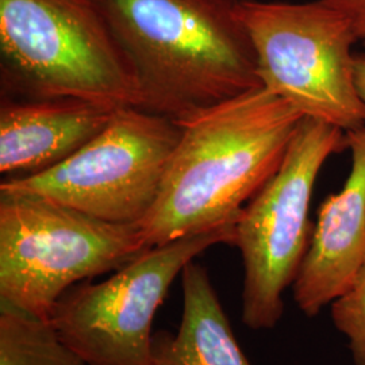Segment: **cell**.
I'll list each match as a JSON object with an SVG mask.
<instances>
[{"mask_svg":"<svg viewBox=\"0 0 365 365\" xmlns=\"http://www.w3.org/2000/svg\"><path fill=\"white\" fill-rule=\"evenodd\" d=\"M303 118L260 87L180 123L156 202L138 223L146 247L235 226L279 170Z\"/></svg>","mask_w":365,"mask_h":365,"instance_id":"obj_1","label":"cell"},{"mask_svg":"<svg viewBox=\"0 0 365 365\" xmlns=\"http://www.w3.org/2000/svg\"><path fill=\"white\" fill-rule=\"evenodd\" d=\"M134 69L143 108L178 125L262 87L235 0H93Z\"/></svg>","mask_w":365,"mask_h":365,"instance_id":"obj_2","label":"cell"},{"mask_svg":"<svg viewBox=\"0 0 365 365\" xmlns=\"http://www.w3.org/2000/svg\"><path fill=\"white\" fill-rule=\"evenodd\" d=\"M1 80L25 99L143 108L126 54L93 0H0Z\"/></svg>","mask_w":365,"mask_h":365,"instance_id":"obj_3","label":"cell"},{"mask_svg":"<svg viewBox=\"0 0 365 365\" xmlns=\"http://www.w3.org/2000/svg\"><path fill=\"white\" fill-rule=\"evenodd\" d=\"M148 249L138 223L103 221L31 194L0 192V300L51 319L69 288Z\"/></svg>","mask_w":365,"mask_h":365,"instance_id":"obj_4","label":"cell"},{"mask_svg":"<svg viewBox=\"0 0 365 365\" xmlns=\"http://www.w3.org/2000/svg\"><path fill=\"white\" fill-rule=\"evenodd\" d=\"M237 14L256 53L259 78L303 117L345 134L365 129V103L354 76L351 21L324 0H241Z\"/></svg>","mask_w":365,"mask_h":365,"instance_id":"obj_5","label":"cell"},{"mask_svg":"<svg viewBox=\"0 0 365 365\" xmlns=\"http://www.w3.org/2000/svg\"><path fill=\"white\" fill-rule=\"evenodd\" d=\"M348 149L346 134L303 118L271 179L249 200L235 225L244 265L241 319L252 330L274 329L284 313L283 294L299 272L313 235L310 205L329 157Z\"/></svg>","mask_w":365,"mask_h":365,"instance_id":"obj_6","label":"cell"},{"mask_svg":"<svg viewBox=\"0 0 365 365\" xmlns=\"http://www.w3.org/2000/svg\"><path fill=\"white\" fill-rule=\"evenodd\" d=\"M235 240L229 226L145 249L103 282L69 288L51 322L88 365H153V319L170 286L205 250Z\"/></svg>","mask_w":365,"mask_h":365,"instance_id":"obj_7","label":"cell"},{"mask_svg":"<svg viewBox=\"0 0 365 365\" xmlns=\"http://www.w3.org/2000/svg\"><path fill=\"white\" fill-rule=\"evenodd\" d=\"M180 131L170 118L122 107L66 161L3 179L0 192L43 196L103 221L140 223L156 202Z\"/></svg>","mask_w":365,"mask_h":365,"instance_id":"obj_8","label":"cell"},{"mask_svg":"<svg viewBox=\"0 0 365 365\" xmlns=\"http://www.w3.org/2000/svg\"><path fill=\"white\" fill-rule=\"evenodd\" d=\"M351 170L318 210L313 235L292 284L297 306L315 317L342 295L365 262V129L346 134Z\"/></svg>","mask_w":365,"mask_h":365,"instance_id":"obj_9","label":"cell"},{"mask_svg":"<svg viewBox=\"0 0 365 365\" xmlns=\"http://www.w3.org/2000/svg\"><path fill=\"white\" fill-rule=\"evenodd\" d=\"M118 110L75 98L6 96L0 106L1 175L25 178L58 165L103 130Z\"/></svg>","mask_w":365,"mask_h":365,"instance_id":"obj_10","label":"cell"},{"mask_svg":"<svg viewBox=\"0 0 365 365\" xmlns=\"http://www.w3.org/2000/svg\"><path fill=\"white\" fill-rule=\"evenodd\" d=\"M182 315L176 333L153 334V365H252L238 345L206 267L182 269Z\"/></svg>","mask_w":365,"mask_h":365,"instance_id":"obj_11","label":"cell"},{"mask_svg":"<svg viewBox=\"0 0 365 365\" xmlns=\"http://www.w3.org/2000/svg\"><path fill=\"white\" fill-rule=\"evenodd\" d=\"M0 365H88L51 322L0 300Z\"/></svg>","mask_w":365,"mask_h":365,"instance_id":"obj_12","label":"cell"},{"mask_svg":"<svg viewBox=\"0 0 365 365\" xmlns=\"http://www.w3.org/2000/svg\"><path fill=\"white\" fill-rule=\"evenodd\" d=\"M331 319L349 341L353 364L365 365V262L351 287L333 300Z\"/></svg>","mask_w":365,"mask_h":365,"instance_id":"obj_13","label":"cell"},{"mask_svg":"<svg viewBox=\"0 0 365 365\" xmlns=\"http://www.w3.org/2000/svg\"><path fill=\"white\" fill-rule=\"evenodd\" d=\"M344 14L352 24L359 41L365 42V0H324Z\"/></svg>","mask_w":365,"mask_h":365,"instance_id":"obj_14","label":"cell"},{"mask_svg":"<svg viewBox=\"0 0 365 365\" xmlns=\"http://www.w3.org/2000/svg\"><path fill=\"white\" fill-rule=\"evenodd\" d=\"M354 76L357 90L365 103V54H357L354 58Z\"/></svg>","mask_w":365,"mask_h":365,"instance_id":"obj_15","label":"cell"},{"mask_svg":"<svg viewBox=\"0 0 365 365\" xmlns=\"http://www.w3.org/2000/svg\"><path fill=\"white\" fill-rule=\"evenodd\" d=\"M235 1H241V0H235Z\"/></svg>","mask_w":365,"mask_h":365,"instance_id":"obj_16","label":"cell"}]
</instances>
